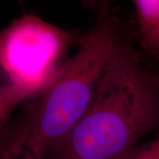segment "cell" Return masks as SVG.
I'll use <instances>...</instances> for the list:
<instances>
[{"label":"cell","mask_w":159,"mask_h":159,"mask_svg":"<svg viewBox=\"0 0 159 159\" xmlns=\"http://www.w3.org/2000/svg\"><path fill=\"white\" fill-rule=\"evenodd\" d=\"M157 74H159V72H157Z\"/></svg>","instance_id":"9c48e42d"},{"label":"cell","mask_w":159,"mask_h":159,"mask_svg":"<svg viewBox=\"0 0 159 159\" xmlns=\"http://www.w3.org/2000/svg\"><path fill=\"white\" fill-rule=\"evenodd\" d=\"M145 48L159 55V32L150 40V42L145 46Z\"/></svg>","instance_id":"52a82bcc"},{"label":"cell","mask_w":159,"mask_h":159,"mask_svg":"<svg viewBox=\"0 0 159 159\" xmlns=\"http://www.w3.org/2000/svg\"><path fill=\"white\" fill-rule=\"evenodd\" d=\"M125 40L110 6H97L95 24L80 41L79 51L63 64L14 131L0 138V151H26L43 158L84 114L103 72Z\"/></svg>","instance_id":"7a4b0ae2"},{"label":"cell","mask_w":159,"mask_h":159,"mask_svg":"<svg viewBox=\"0 0 159 159\" xmlns=\"http://www.w3.org/2000/svg\"><path fill=\"white\" fill-rule=\"evenodd\" d=\"M34 95V91L23 87L11 83L0 84V133L13 110Z\"/></svg>","instance_id":"5b68a950"},{"label":"cell","mask_w":159,"mask_h":159,"mask_svg":"<svg viewBox=\"0 0 159 159\" xmlns=\"http://www.w3.org/2000/svg\"><path fill=\"white\" fill-rule=\"evenodd\" d=\"M127 159H159V134L150 142L137 146Z\"/></svg>","instance_id":"8992f818"},{"label":"cell","mask_w":159,"mask_h":159,"mask_svg":"<svg viewBox=\"0 0 159 159\" xmlns=\"http://www.w3.org/2000/svg\"><path fill=\"white\" fill-rule=\"evenodd\" d=\"M138 29L144 47L159 32V0H134Z\"/></svg>","instance_id":"277c9868"},{"label":"cell","mask_w":159,"mask_h":159,"mask_svg":"<svg viewBox=\"0 0 159 159\" xmlns=\"http://www.w3.org/2000/svg\"><path fill=\"white\" fill-rule=\"evenodd\" d=\"M0 159H39L37 157H34L33 155L28 153L26 151H20L18 154L12 155L10 157H1Z\"/></svg>","instance_id":"ba28073f"},{"label":"cell","mask_w":159,"mask_h":159,"mask_svg":"<svg viewBox=\"0 0 159 159\" xmlns=\"http://www.w3.org/2000/svg\"><path fill=\"white\" fill-rule=\"evenodd\" d=\"M159 129V74L126 39L108 64L78 122L42 159H127Z\"/></svg>","instance_id":"6da1fadb"},{"label":"cell","mask_w":159,"mask_h":159,"mask_svg":"<svg viewBox=\"0 0 159 159\" xmlns=\"http://www.w3.org/2000/svg\"><path fill=\"white\" fill-rule=\"evenodd\" d=\"M76 39L75 32L25 14L0 30V68L9 83L40 94L54 80Z\"/></svg>","instance_id":"3957f363"}]
</instances>
